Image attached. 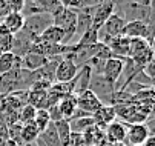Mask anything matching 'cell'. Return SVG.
Here are the masks:
<instances>
[{"instance_id": "obj_24", "label": "cell", "mask_w": 155, "mask_h": 146, "mask_svg": "<svg viewBox=\"0 0 155 146\" xmlns=\"http://www.w3.org/2000/svg\"><path fill=\"white\" fill-rule=\"evenodd\" d=\"M35 112H37V109L32 108L31 105L21 106L20 111H18V123H20V124L32 123V121H34V117H35Z\"/></svg>"}, {"instance_id": "obj_9", "label": "cell", "mask_w": 155, "mask_h": 146, "mask_svg": "<svg viewBox=\"0 0 155 146\" xmlns=\"http://www.w3.org/2000/svg\"><path fill=\"white\" fill-rule=\"evenodd\" d=\"M149 129L144 123H135V124H129L127 126V135L126 140L129 146H135V144H144L146 138L149 137Z\"/></svg>"}, {"instance_id": "obj_6", "label": "cell", "mask_w": 155, "mask_h": 146, "mask_svg": "<svg viewBox=\"0 0 155 146\" xmlns=\"http://www.w3.org/2000/svg\"><path fill=\"white\" fill-rule=\"evenodd\" d=\"M115 12V2H100L92 15V25L91 28L100 31L101 26L106 23V20Z\"/></svg>"}, {"instance_id": "obj_14", "label": "cell", "mask_w": 155, "mask_h": 146, "mask_svg": "<svg viewBox=\"0 0 155 146\" xmlns=\"http://www.w3.org/2000/svg\"><path fill=\"white\" fill-rule=\"evenodd\" d=\"M58 109L61 112V117L64 120H71L72 115L75 114L77 111V97L74 94H69V95H64L60 103H58Z\"/></svg>"}, {"instance_id": "obj_13", "label": "cell", "mask_w": 155, "mask_h": 146, "mask_svg": "<svg viewBox=\"0 0 155 146\" xmlns=\"http://www.w3.org/2000/svg\"><path fill=\"white\" fill-rule=\"evenodd\" d=\"M51 58H46L43 55H38L35 52H28L26 55L21 57V68L26 69V71H37L41 66H45Z\"/></svg>"}, {"instance_id": "obj_19", "label": "cell", "mask_w": 155, "mask_h": 146, "mask_svg": "<svg viewBox=\"0 0 155 146\" xmlns=\"http://www.w3.org/2000/svg\"><path fill=\"white\" fill-rule=\"evenodd\" d=\"M12 45H14V35L6 29L3 23H0V54L12 52Z\"/></svg>"}, {"instance_id": "obj_26", "label": "cell", "mask_w": 155, "mask_h": 146, "mask_svg": "<svg viewBox=\"0 0 155 146\" xmlns=\"http://www.w3.org/2000/svg\"><path fill=\"white\" fill-rule=\"evenodd\" d=\"M37 14H46L41 9V6L38 5L37 0L25 2V6H23V9H21V15H23L25 18H28V17H32V15H37Z\"/></svg>"}, {"instance_id": "obj_4", "label": "cell", "mask_w": 155, "mask_h": 146, "mask_svg": "<svg viewBox=\"0 0 155 146\" xmlns=\"http://www.w3.org/2000/svg\"><path fill=\"white\" fill-rule=\"evenodd\" d=\"M103 106V103L98 100V97L91 91L87 89L84 92H81L80 95H77V109L86 112L87 115H94L100 108Z\"/></svg>"}, {"instance_id": "obj_28", "label": "cell", "mask_w": 155, "mask_h": 146, "mask_svg": "<svg viewBox=\"0 0 155 146\" xmlns=\"http://www.w3.org/2000/svg\"><path fill=\"white\" fill-rule=\"evenodd\" d=\"M11 14L9 12V8H8V3H6V0H0V23L5 20V17Z\"/></svg>"}, {"instance_id": "obj_10", "label": "cell", "mask_w": 155, "mask_h": 146, "mask_svg": "<svg viewBox=\"0 0 155 146\" xmlns=\"http://www.w3.org/2000/svg\"><path fill=\"white\" fill-rule=\"evenodd\" d=\"M91 78H92V69H91V66H87V65L81 66V68L78 69V74H77L75 78H74V91H72V94L77 97V95H80L81 92H84V91L89 89Z\"/></svg>"}, {"instance_id": "obj_3", "label": "cell", "mask_w": 155, "mask_h": 146, "mask_svg": "<svg viewBox=\"0 0 155 146\" xmlns=\"http://www.w3.org/2000/svg\"><path fill=\"white\" fill-rule=\"evenodd\" d=\"M78 69L80 68L74 63L72 58H69L68 55H63L55 69V83H68L74 80L75 75L78 74Z\"/></svg>"}, {"instance_id": "obj_11", "label": "cell", "mask_w": 155, "mask_h": 146, "mask_svg": "<svg viewBox=\"0 0 155 146\" xmlns=\"http://www.w3.org/2000/svg\"><path fill=\"white\" fill-rule=\"evenodd\" d=\"M46 95H48V89L41 88L38 85H34L26 92V105H31L35 109H45Z\"/></svg>"}, {"instance_id": "obj_12", "label": "cell", "mask_w": 155, "mask_h": 146, "mask_svg": "<svg viewBox=\"0 0 155 146\" xmlns=\"http://www.w3.org/2000/svg\"><path fill=\"white\" fill-rule=\"evenodd\" d=\"M115 117H117V112H115V106L114 105H103L92 115V120L95 123V126H98V128L103 129V128L107 126V124L115 121Z\"/></svg>"}, {"instance_id": "obj_1", "label": "cell", "mask_w": 155, "mask_h": 146, "mask_svg": "<svg viewBox=\"0 0 155 146\" xmlns=\"http://www.w3.org/2000/svg\"><path fill=\"white\" fill-rule=\"evenodd\" d=\"M51 25H52V15H49V14H37V15L25 18L23 29H21L20 32H23L26 37H29L31 41L34 43V41L41 35V32Z\"/></svg>"}, {"instance_id": "obj_30", "label": "cell", "mask_w": 155, "mask_h": 146, "mask_svg": "<svg viewBox=\"0 0 155 146\" xmlns=\"http://www.w3.org/2000/svg\"><path fill=\"white\" fill-rule=\"evenodd\" d=\"M146 126H147V129H149V134L150 135H155V118H150L147 123H144Z\"/></svg>"}, {"instance_id": "obj_27", "label": "cell", "mask_w": 155, "mask_h": 146, "mask_svg": "<svg viewBox=\"0 0 155 146\" xmlns=\"http://www.w3.org/2000/svg\"><path fill=\"white\" fill-rule=\"evenodd\" d=\"M6 3H8L9 12H20L21 14V9L25 6V0H6Z\"/></svg>"}, {"instance_id": "obj_18", "label": "cell", "mask_w": 155, "mask_h": 146, "mask_svg": "<svg viewBox=\"0 0 155 146\" xmlns=\"http://www.w3.org/2000/svg\"><path fill=\"white\" fill-rule=\"evenodd\" d=\"M69 121V128H71V132L74 134H83L86 132L89 128L94 126V120L92 117H83V118H74V120H68Z\"/></svg>"}, {"instance_id": "obj_29", "label": "cell", "mask_w": 155, "mask_h": 146, "mask_svg": "<svg viewBox=\"0 0 155 146\" xmlns=\"http://www.w3.org/2000/svg\"><path fill=\"white\" fill-rule=\"evenodd\" d=\"M0 138H8V126L2 117H0Z\"/></svg>"}, {"instance_id": "obj_20", "label": "cell", "mask_w": 155, "mask_h": 146, "mask_svg": "<svg viewBox=\"0 0 155 146\" xmlns=\"http://www.w3.org/2000/svg\"><path fill=\"white\" fill-rule=\"evenodd\" d=\"M38 131L35 128L34 121L32 123H28V124H23L21 126V131H20V141L23 144H29V143H35V140L38 138Z\"/></svg>"}, {"instance_id": "obj_2", "label": "cell", "mask_w": 155, "mask_h": 146, "mask_svg": "<svg viewBox=\"0 0 155 146\" xmlns=\"http://www.w3.org/2000/svg\"><path fill=\"white\" fill-rule=\"evenodd\" d=\"M123 68H124V60L117 58V57H110L104 63L100 75L117 91V81L120 80V77L123 74Z\"/></svg>"}, {"instance_id": "obj_25", "label": "cell", "mask_w": 155, "mask_h": 146, "mask_svg": "<svg viewBox=\"0 0 155 146\" xmlns=\"http://www.w3.org/2000/svg\"><path fill=\"white\" fill-rule=\"evenodd\" d=\"M14 65H15V55L12 52L0 54V75L11 71L14 68Z\"/></svg>"}, {"instance_id": "obj_32", "label": "cell", "mask_w": 155, "mask_h": 146, "mask_svg": "<svg viewBox=\"0 0 155 146\" xmlns=\"http://www.w3.org/2000/svg\"><path fill=\"white\" fill-rule=\"evenodd\" d=\"M5 141H6V138H0V146H5Z\"/></svg>"}, {"instance_id": "obj_16", "label": "cell", "mask_w": 155, "mask_h": 146, "mask_svg": "<svg viewBox=\"0 0 155 146\" xmlns=\"http://www.w3.org/2000/svg\"><path fill=\"white\" fill-rule=\"evenodd\" d=\"M2 23L6 26V29H8L12 35H15L17 32H20L21 29H23L25 17L21 15L20 12H11V14H8V15L5 17V20H3Z\"/></svg>"}, {"instance_id": "obj_22", "label": "cell", "mask_w": 155, "mask_h": 146, "mask_svg": "<svg viewBox=\"0 0 155 146\" xmlns=\"http://www.w3.org/2000/svg\"><path fill=\"white\" fill-rule=\"evenodd\" d=\"M40 138H41V141L45 143L46 146H61L60 138H58L57 131H55V126H54V123H51L49 126L40 134Z\"/></svg>"}, {"instance_id": "obj_8", "label": "cell", "mask_w": 155, "mask_h": 146, "mask_svg": "<svg viewBox=\"0 0 155 146\" xmlns=\"http://www.w3.org/2000/svg\"><path fill=\"white\" fill-rule=\"evenodd\" d=\"M121 35L127 38H144L149 41V25L140 20H134V22H126Z\"/></svg>"}, {"instance_id": "obj_17", "label": "cell", "mask_w": 155, "mask_h": 146, "mask_svg": "<svg viewBox=\"0 0 155 146\" xmlns=\"http://www.w3.org/2000/svg\"><path fill=\"white\" fill-rule=\"evenodd\" d=\"M97 43H98V31L89 28L84 34L80 35L77 43H74V51L75 49H81V48H89V46H94Z\"/></svg>"}, {"instance_id": "obj_7", "label": "cell", "mask_w": 155, "mask_h": 146, "mask_svg": "<svg viewBox=\"0 0 155 146\" xmlns=\"http://www.w3.org/2000/svg\"><path fill=\"white\" fill-rule=\"evenodd\" d=\"M126 135H127V124L124 121H112L110 124L106 126V135L104 138L110 143V144H115V143H124L126 141Z\"/></svg>"}, {"instance_id": "obj_23", "label": "cell", "mask_w": 155, "mask_h": 146, "mask_svg": "<svg viewBox=\"0 0 155 146\" xmlns=\"http://www.w3.org/2000/svg\"><path fill=\"white\" fill-rule=\"evenodd\" d=\"M51 118H49V112L46 109H37L35 112V117H34V124L35 128L38 131V134H41L43 131H45L49 124H51Z\"/></svg>"}, {"instance_id": "obj_15", "label": "cell", "mask_w": 155, "mask_h": 146, "mask_svg": "<svg viewBox=\"0 0 155 146\" xmlns=\"http://www.w3.org/2000/svg\"><path fill=\"white\" fill-rule=\"evenodd\" d=\"M40 40L43 41H48V43H54V45H63V40H64V31L55 25L48 26L45 31L41 32Z\"/></svg>"}, {"instance_id": "obj_5", "label": "cell", "mask_w": 155, "mask_h": 146, "mask_svg": "<svg viewBox=\"0 0 155 146\" xmlns=\"http://www.w3.org/2000/svg\"><path fill=\"white\" fill-rule=\"evenodd\" d=\"M129 43H130V38L124 37V35H117L112 38H107L103 45H106L112 54V57L126 60L129 57Z\"/></svg>"}, {"instance_id": "obj_34", "label": "cell", "mask_w": 155, "mask_h": 146, "mask_svg": "<svg viewBox=\"0 0 155 146\" xmlns=\"http://www.w3.org/2000/svg\"><path fill=\"white\" fill-rule=\"evenodd\" d=\"M3 97H5L3 94H0V103H2V98H3Z\"/></svg>"}, {"instance_id": "obj_21", "label": "cell", "mask_w": 155, "mask_h": 146, "mask_svg": "<svg viewBox=\"0 0 155 146\" xmlns=\"http://www.w3.org/2000/svg\"><path fill=\"white\" fill-rule=\"evenodd\" d=\"M57 135L60 138L61 146H68L69 144V138H71V128H69V121L68 120H60L57 123H54Z\"/></svg>"}, {"instance_id": "obj_35", "label": "cell", "mask_w": 155, "mask_h": 146, "mask_svg": "<svg viewBox=\"0 0 155 146\" xmlns=\"http://www.w3.org/2000/svg\"><path fill=\"white\" fill-rule=\"evenodd\" d=\"M135 146H143V144H135Z\"/></svg>"}, {"instance_id": "obj_33", "label": "cell", "mask_w": 155, "mask_h": 146, "mask_svg": "<svg viewBox=\"0 0 155 146\" xmlns=\"http://www.w3.org/2000/svg\"><path fill=\"white\" fill-rule=\"evenodd\" d=\"M150 81H152V85H153V86H155V75H153V77H152V78H150Z\"/></svg>"}, {"instance_id": "obj_31", "label": "cell", "mask_w": 155, "mask_h": 146, "mask_svg": "<svg viewBox=\"0 0 155 146\" xmlns=\"http://www.w3.org/2000/svg\"><path fill=\"white\" fill-rule=\"evenodd\" d=\"M143 146H155V135H149Z\"/></svg>"}]
</instances>
